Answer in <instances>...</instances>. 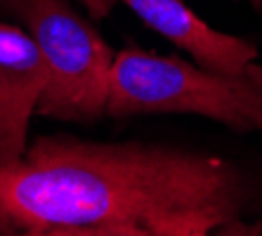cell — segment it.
Returning a JSON list of instances; mask_svg holds the SVG:
<instances>
[{"instance_id":"3","label":"cell","mask_w":262,"mask_h":236,"mask_svg":"<svg viewBox=\"0 0 262 236\" xmlns=\"http://www.w3.org/2000/svg\"><path fill=\"white\" fill-rule=\"evenodd\" d=\"M0 19L17 22L45 59L38 114L73 123L106 116L114 52L88 19L64 0H0Z\"/></svg>"},{"instance_id":"6","label":"cell","mask_w":262,"mask_h":236,"mask_svg":"<svg viewBox=\"0 0 262 236\" xmlns=\"http://www.w3.org/2000/svg\"><path fill=\"white\" fill-rule=\"evenodd\" d=\"M78 3L85 7L88 14L97 22V19H104L106 14L111 12V10H114V5H116L118 0H78ZM246 3H250L255 10H260V12H262V0H246Z\"/></svg>"},{"instance_id":"2","label":"cell","mask_w":262,"mask_h":236,"mask_svg":"<svg viewBox=\"0 0 262 236\" xmlns=\"http://www.w3.org/2000/svg\"><path fill=\"white\" fill-rule=\"evenodd\" d=\"M196 114L236 133H262V64L217 73L177 55L125 48L114 55L106 116Z\"/></svg>"},{"instance_id":"1","label":"cell","mask_w":262,"mask_h":236,"mask_svg":"<svg viewBox=\"0 0 262 236\" xmlns=\"http://www.w3.org/2000/svg\"><path fill=\"white\" fill-rule=\"evenodd\" d=\"M234 163L177 146L36 139L0 165V236L262 234Z\"/></svg>"},{"instance_id":"4","label":"cell","mask_w":262,"mask_h":236,"mask_svg":"<svg viewBox=\"0 0 262 236\" xmlns=\"http://www.w3.org/2000/svg\"><path fill=\"white\" fill-rule=\"evenodd\" d=\"M48 83V67L33 38L21 26L0 22V165L26 154L31 116Z\"/></svg>"},{"instance_id":"5","label":"cell","mask_w":262,"mask_h":236,"mask_svg":"<svg viewBox=\"0 0 262 236\" xmlns=\"http://www.w3.org/2000/svg\"><path fill=\"white\" fill-rule=\"evenodd\" d=\"M128 5L146 26L191 57L194 64L217 73H241L257 59V48L208 26L184 0H118Z\"/></svg>"}]
</instances>
